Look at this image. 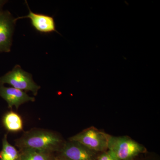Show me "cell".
Segmentation results:
<instances>
[{"label":"cell","mask_w":160,"mask_h":160,"mask_svg":"<svg viewBox=\"0 0 160 160\" xmlns=\"http://www.w3.org/2000/svg\"><path fill=\"white\" fill-rule=\"evenodd\" d=\"M61 142L57 135L45 130H35L26 134L20 141L23 150L32 149L46 153L54 151Z\"/></svg>","instance_id":"6da1fadb"},{"label":"cell","mask_w":160,"mask_h":160,"mask_svg":"<svg viewBox=\"0 0 160 160\" xmlns=\"http://www.w3.org/2000/svg\"><path fill=\"white\" fill-rule=\"evenodd\" d=\"M108 149L119 160H133L145 153L146 148L127 137L109 136Z\"/></svg>","instance_id":"7a4b0ae2"},{"label":"cell","mask_w":160,"mask_h":160,"mask_svg":"<svg viewBox=\"0 0 160 160\" xmlns=\"http://www.w3.org/2000/svg\"><path fill=\"white\" fill-rule=\"evenodd\" d=\"M6 84L22 91H31L35 96L38 94L41 88L32 79V74L24 71L18 65H16L11 71L0 77V84Z\"/></svg>","instance_id":"3957f363"},{"label":"cell","mask_w":160,"mask_h":160,"mask_svg":"<svg viewBox=\"0 0 160 160\" xmlns=\"http://www.w3.org/2000/svg\"><path fill=\"white\" fill-rule=\"evenodd\" d=\"M109 135L94 128H89L70 138V141L77 142L96 152H105L108 149Z\"/></svg>","instance_id":"277c9868"},{"label":"cell","mask_w":160,"mask_h":160,"mask_svg":"<svg viewBox=\"0 0 160 160\" xmlns=\"http://www.w3.org/2000/svg\"><path fill=\"white\" fill-rule=\"evenodd\" d=\"M16 22L10 12L6 10L0 13V52L11 51Z\"/></svg>","instance_id":"5b68a950"},{"label":"cell","mask_w":160,"mask_h":160,"mask_svg":"<svg viewBox=\"0 0 160 160\" xmlns=\"http://www.w3.org/2000/svg\"><path fill=\"white\" fill-rule=\"evenodd\" d=\"M59 158L66 160H96L98 154L77 142L70 141L61 149Z\"/></svg>","instance_id":"8992f818"},{"label":"cell","mask_w":160,"mask_h":160,"mask_svg":"<svg viewBox=\"0 0 160 160\" xmlns=\"http://www.w3.org/2000/svg\"><path fill=\"white\" fill-rule=\"evenodd\" d=\"M0 97L5 100L9 108L17 109L24 103L34 102V97L29 96L25 92L13 87H8L0 84Z\"/></svg>","instance_id":"52a82bcc"},{"label":"cell","mask_w":160,"mask_h":160,"mask_svg":"<svg viewBox=\"0 0 160 160\" xmlns=\"http://www.w3.org/2000/svg\"><path fill=\"white\" fill-rule=\"evenodd\" d=\"M26 3L29 9V14L25 16L15 18V21L21 19L28 18L31 20L32 25L36 30L43 33L58 32L56 30V24L53 17L50 16L32 12L29 8V5L26 1Z\"/></svg>","instance_id":"ba28073f"},{"label":"cell","mask_w":160,"mask_h":160,"mask_svg":"<svg viewBox=\"0 0 160 160\" xmlns=\"http://www.w3.org/2000/svg\"><path fill=\"white\" fill-rule=\"evenodd\" d=\"M3 122L6 129L9 131H18L23 129L22 118L18 114L13 112H9L5 114Z\"/></svg>","instance_id":"9c48e42d"},{"label":"cell","mask_w":160,"mask_h":160,"mask_svg":"<svg viewBox=\"0 0 160 160\" xmlns=\"http://www.w3.org/2000/svg\"><path fill=\"white\" fill-rule=\"evenodd\" d=\"M21 153L8 142L5 135L2 140V148L0 152V160H19Z\"/></svg>","instance_id":"30bf717a"},{"label":"cell","mask_w":160,"mask_h":160,"mask_svg":"<svg viewBox=\"0 0 160 160\" xmlns=\"http://www.w3.org/2000/svg\"><path fill=\"white\" fill-rule=\"evenodd\" d=\"M19 160H50V157L49 153L32 149H25L21 152Z\"/></svg>","instance_id":"8fae6325"},{"label":"cell","mask_w":160,"mask_h":160,"mask_svg":"<svg viewBox=\"0 0 160 160\" xmlns=\"http://www.w3.org/2000/svg\"><path fill=\"white\" fill-rule=\"evenodd\" d=\"M96 160H119L115 155L113 152L108 150L103 152L102 153L98 156Z\"/></svg>","instance_id":"7c38bea8"},{"label":"cell","mask_w":160,"mask_h":160,"mask_svg":"<svg viewBox=\"0 0 160 160\" xmlns=\"http://www.w3.org/2000/svg\"><path fill=\"white\" fill-rule=\"evenodd\" d=\"M8 1L6 0H0V13L3 11L2 8L3 6Z\"/></svg>","instance_id":"4fadbf2b"},{"label":"cell","mask_w":160,"mask_h":160,"mask_svg":"<svg viewBox=\"0 0 160 160\" xmlns=\"http://www.w3.org/2000/svg\"><path fill=\"white\" fill-rule=\"evenodd\" d=\"M55 160H66L63 159H62V158H56Z\"/></svg>","instance_id":"5bb4252c"},{"label":"cell","mask_w":160,"mask_h":160,"mask_svg":"<svg viewBox=\"0 0 160 160\" xmlns=\"http://www.w3.org/2000/svg\"><path fill=\"white\" fill-rule=\"evenodd\" d=\"M133 160H137V158H136L135 159ZM148 160L146 159V160Z\"/></svg>","instance_id":"9a60e30c"}]
</instances>
